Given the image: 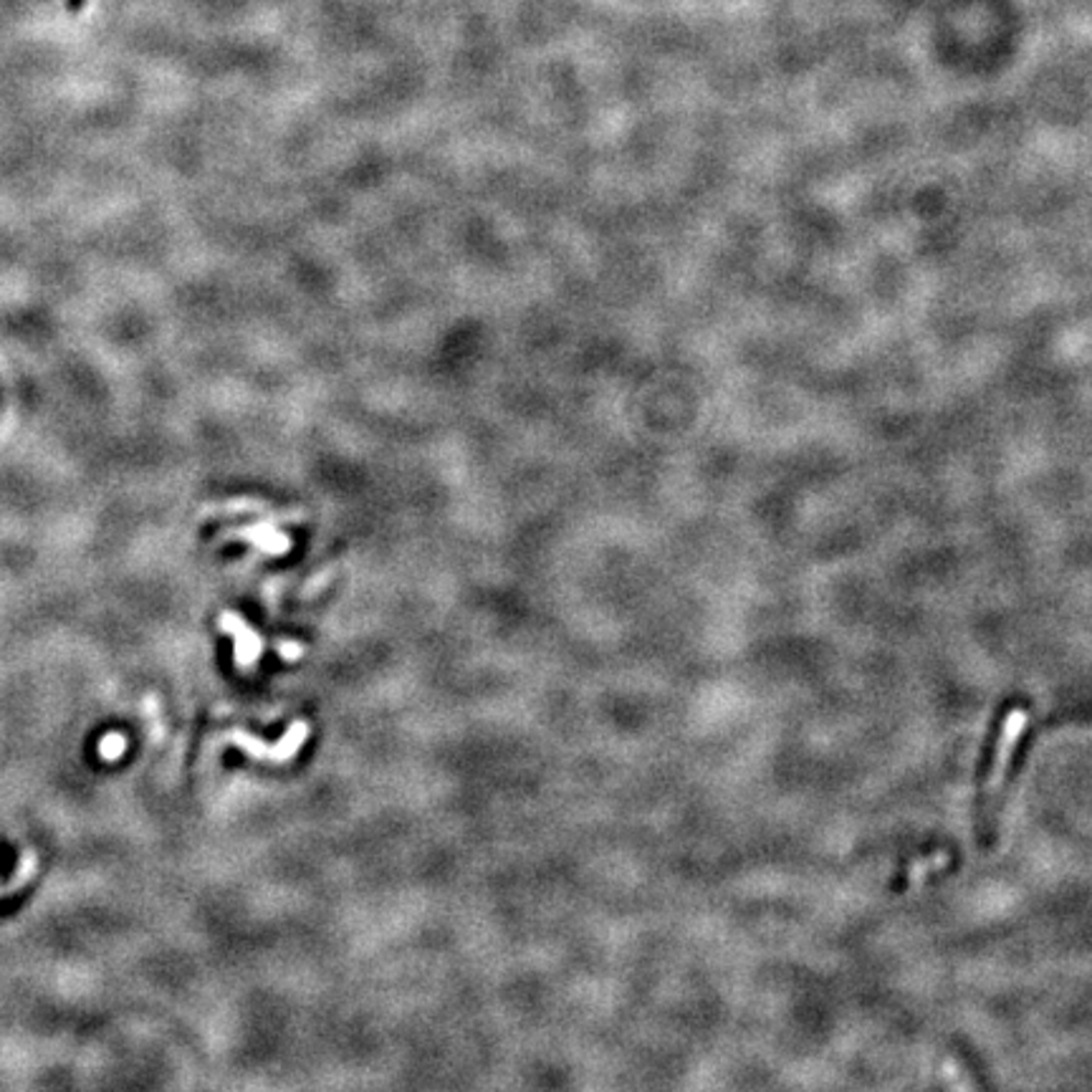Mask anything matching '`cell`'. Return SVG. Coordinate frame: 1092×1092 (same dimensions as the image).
<instances>
[{
  "mask_svg": "<svg viewBox=\"0 0 1092 1092\" xmlns=\"http://www.w3.org/2000/svg\"><path fill=\"white\" fill-rule=\"evenodd\" d=\"M1090 723H1092V706L1062 708V711L1047 713V716H1042V719L1024 723L1022 731L1016 733L1012 748H1009V758H1006V766H1004L1002 785H999L994 799H991V802H989V832H991V837L999 835V817H1002L1004 807L1009 802V797H1012V789L1016 787V781H1020L1024 766H1027L1029 756H1032V748L1037 746V741L1042 736H1047V733H1052V731H1060V729H1067V727H1090Z\"/></svg>",
  "mask_w": 1092,
  "mask_h": 1092,
  "instance_id": "1",
  "label": "cell"
},
{
  "mask_svg": "<svg viewBox=\"0 0 1092 1092\" xmlns=\"http://www.w3.org/2000/svg\"><path fill=\"white\" fill-rule=\"evenodd\" d=\"M1032 698L1016 694L1006 696L1002 703L997 706V711L991 713L987 733H983L977 764H973V830H977V845L981 849H991L997 845V837H991L989 832V785L991 777H994L997 769V758L999 748H1002V739L1006 731V721L1012 719L1016 711H1029Z\"/></svg>",
  "mask_w": 1092,
  "mask_h": 1092,
  "instance_id": "2",
  "label": "cell"
},
{
  "mask_svg": "<svg viewBox=\"0 0 1092 1092\" xmlns=\"http://www.w3.org/2000/svg\"><path fill=\"white\" fill-rule=\"evenodd\" d=\"M308 736V723L306 721H296L294 727L289 729L286 736H283L277 746H266V744H258L256 739L251 736H240V733H233V741L244 748V752H248L251 756L256 758H266V762H286V758H291L296 754V748L302 746V741Z\"/></svg>",
  "mask_w": 1092,
  "mask_h": 1092,
  "instance_id": "3",
  "label": "cell"
},
{
  "mask_svg": "<svg viewBox=\"0 0 1092 1092\" xmlns=\"http://www.w3.org/2000/svg\"><path fill=\"white\" fill-rule=\"evenodd\" d=\"M221 630L233 632L236 635V661L240 665H251L258 655H261V640H258L256 632L248 628L246 622H240L236 615H223L221 617Z\"/></svg>",
  "mask_w": 1092,
  "mask_h": 1092,
  "instance_id": "4",
  "label": "cell"
},
{
  "mask_svg": "<svg viewBox=\"0 0 1092 1092\" xmlns=\"http://www.w3.org/2000/svg\"><path fill=\"white\" fill-rule=\"evenodd\" d=\"M952 1049H954V1057L958 1060V1065L964 1067V1072L969 1074V1080L973 1082V1085H979V1088H989L991 1085V1080L987 1078V1070H983V1065L979 1062V1057L973 1055V1049L961 1045V1042H954Z\"/></svg>",
  "mask_w": 1092,
  "mask_h": 1092,
  "instance_id": "5",
  "label": "cell"
},
{
  "mask_svg": "<svg viewBox=\"0 0 1092 1092\" xmlns=\"http://www.w3.org/2000/svg\"><path fill=\"white\" fill-rule=\"evenodd\" d=\"M124 752H127V739L122 733H106V736L99 741V756L106 758V762H116Z\"/></svg>",
  "mask_w": 1092,
  "mask_h": 1092,
  "instance_id": "6",
  "label": "cell"
},
{
  "mask_svg": "<svg viewBox=\"0 0 1092 1092\" xmlns=\"http://www.w3.org/2000/svg\"><path fill=\"white\" fill-rule=\"evenodd\" d=\"M64 3H66V11L69 13H79L81 8L87 5V0H64Z\"/></svg>",
  "mask_w": 1092,
  "mask_h": 1092,
  "instance_id": "7",
  "label": "cell"
}]
</instances>
